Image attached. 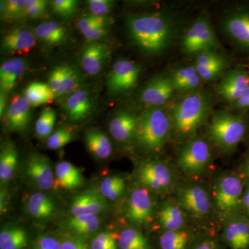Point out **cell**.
Instances as JSON below:
<instances>
[{
  "mask_svg": "<svg viewBox=\"0 0 249 249\" xmlns=\"http://www.w3.org/2000/svg\"><path fill=\"white\" fill-rule=\"evenodd\" d=\"M131 39L147 53H160L169 44L173 27L169 19L160 14L132 16L127 21Z\"/></svg>",
  "mask_w": 249,
  "mask_h": 249,
  "instance_id": "6da1fadb",
  "label": "cell"
},
{
  "mask_svg": "<svg viewBox=\"0 0 249 249\" xmlns=\"http://www.w3.org/2000/svg\"><path fill=\"white\" fill-rule=\"evenodd\" d=\"M211 102L203 91L188 93L174 106L170 114L171 133L177 139L188 141L209 116Z\"/></svg>",
  "mask_w": 249,
  "mask_h": 249,
  "instance_id": "7a4b0ae2",
  "label": "cell"
},
{
  "mask_svg": "<svg viewBox=\"0 0 249 249\" xmlns=\"http://www.w3.org/2000/svg\"><path fill=\"white\" fill-rule=\"evenodd\" d=\"M249 130V120L244 114L218 111L206 127L210 140L219 150L227 153L235 152L245 140Z\"/></svg>",
  "mask_w": 249,
  "mask_h": 249,
  "instance_id": "3957f363",
  "label": "cell"
},
{
  "mask_svg": "<svg viewBox=\"0 0 249 249\" xmlns=\"http://www.w3.org/2000/svg\"><path fill=\"white\" fill-rule=\"evenodd\" d=\"M171 130V119L168 113L150 107L139 116L134 142L147 153H158L168 142Z\"/></svg>",
  "mask_w": 249,
  "mask_h": 249,
  "instance_id": "277c9868",
  "label": "cell"
},
{
  "mask_svg": "<svg viewBox=\"0 0 249 249\" xmlns=\"http://www.w3.org/2000/svg\"><path fill=\"white\" fill-rule=\"evenodd\" d=\"M245 178L240 173L227 172L214 181L212 197L214 209L224 221L235 214L242 213V196Z\"/></svg>",
  "mask_w": 249,
  "mask_h": 249,
  "instance_id": "5b68a950",
  "label": "cell"
},
{
  "mask_svg": "<svg viewBox=\"0 0 249 249\" xmlns=\"http://www.w3.org/2000/svg\"><path fill=\"white\" fill-rule=\"evenodd\" d=\"M135 178L138 184L160 196L171 193L178 181L176 173L169 164L156 160L142 161L136 170Z\"/></svg>",
  "mask_w": 249,
  "mask_h": 249,
  "instance_id": "8992f818",
  "label": "cell"
},
{
  "mask_svg": "<svg viewBox=\"0 0 249 249\" xmlns=\"http://www.w3.org/2000/svg\"><path fill=\"white\" fill-rule=\"evenodd\" d=\"M212 160L211 145L206 139L193 137L186 141L178 152L177 164L190 178L201 176L209 168Z\"/></svg>",
  "mask_w": 249,
  "mask_h": 249,
  "instance_id": "52a82bcc",
  "label": "cell"
},
{
  "mask_svg": "<svg viewBox=\"0 0 249 249\" xmlns=\"http://www.w3.org/2000/svg\"><path fill=\"white\" fill-rule=\"evenodd\" d=\"M177 201L187 214L196 220L209 217L214 208L211 195L197 183H188L178 188Z\"/></svg>",
  "mask_w": 249,
  "mask_h": 249,
  "instance_id": "ba28073f",
  "label": "cell"
},
{
  "mask_svg": "<svg viewBox=\"0 0 249 249\" xmlns=\"http://www.w3.org/2000/svg\"><path fill=\"white\" fill-rule=\"evenodd\" d=\"M152 193L139 184L129 192L124 206V214L127 220L137 224L151 222L155 212Z\"/></svg>",
  "mask_w": 249,
  "mask_h": 249,
  "instance_id": "9c48e42d",
  "label": "cell"
},
{
  "mask_svg": "<svg viewBox=\"0 0 249 249\" xmlns=\"http://www.w3.org/2000/svg\"><path fill=\"white\" fill-rule=\"evenodd\" d=\"M186 53H199L214 51L219 42L211 23L205 18L197 19L187 30L182 41Z\"/></svg>",
  "mask_w": 249,
  "mask_h": 249,
  "instance_id": "30bf717a",
  "label": "cell"
},
{
  "mask_svg": "<svg viewBox=\"0 0 249 249\" xmlns=\"http://www.w3.org/2000/svg\"><path fill=\"white\" fill-rule=\"evenodd\" d=\"M24 172L28 181L40 191H49L55 186V173L45 155L39 153L29 155L26 160Z\"/></svg>",
  "mask_w": 249,
  "mask_h": 249,
  "instance_id": "8fae6325",
  "label": "cell"
},
{
  "mask_svg": "<svg viewBox=\"0 0 249 249\" xmlns=\"http://www.w3.org/2000/svg\"><path fill=\"white\" fill-rule=\"evenodd\" d=\"M140 68L134 62L128 60H117L107 78L108 89L114 93L128 91L137 83Z\"/></svg>",
  "mask_w": 249,
  "mask_h": 249,
  "instance_id": "7c38bea8",
  "label": "cell"
},
{
  "mask_svg": "<svg viewBox=\"0 0 249 249\" xmlns=\"http://www.w3.org/2000/svg\"><path fill=\"white\" fill-rule=\"evenodd\" d=\"M222 240L231 249H249V219L243 213L224 221Z\"/></svg>",
  "mask_w": 249,
  "mask_h": 249,
  "instance_id": "4fadbf2b",
  "label": "cell"
},
{
  "mask_svg": "<svg viewBox=\"0 0 249 249\" xmlns=\"http://www.w3.org/2000/svg\"><path fill=\"white\" fill-rule=\"evenodd\" d=\"M80 84L79 73L71 65H59L49 75L48 85L56 97L71 94L78 90Z\"/></svg>",
  "mask_w": 249,
  "mask_h": 249,
  "instance_id": "5bb4252c",
  "label": "cell"
},
{
  "mask_svg": "<svg viewBox=\"0 0 249 249\" xmlns=\"http://www.w3.org/2000/svg\"><path fill=\"white\" fill-rule=\"evenodd\" d=\"M31 106L25 96H14L6 113L5 124L6 128L11 132H24L31 120Z\"/></svg>",
  "mask_w": 249,
  "mask_h": 249,
  "instance_id": "9a60e30c",
  "label": "cell"
},
{
  "mask_svg": "<svg viewBox=\"0 0 249 249\" xmlns=\"http://www.w3.org/2000/svg\"><path fill=\"white\" fill-rule=\"evenodd\" d=\"M110 54V48L106 44L98 41L90 42L82 51L81 66L88 74L96 76L103 70Z\"/></svg>",
  "mask_w": 249,
  "mask_h": 249,
  "instance_id": "2e32d148",
  "label": "cell"
},
{
  "mask_svg": "<svg viewBox=\"0 0 249 249\" xmlns=\"http://www.w3.org/2000/svg\"><path fill=\"white\" fill-rule=\"evenodd\" d=\"M139 116L129 111H120L109 124V132L116 142L126 144L134 142L138 126Z\"/></svg>",
  "mask_w": 249,
  "mask_h": 249,
  "instance_id": "e0dca14e",
  "label": "cell"
},
{
  "mask_svg": "<svg viewBox=\"0 0 249 249\" xmlns=\"http://www.w3.org/2000/svg\"><path fill=\"white\" fill-rule=\"evenodd\" d=\"M174 90L170 77L158 76L145 87L141 97L149 107H159L168 102Z\"/></svg>",
  "mask_w": 249,
  "mask_h": 249,
  "instance_id": "ac0fdd59",
  "label": "cell"
},
{
  "mask_svg": "<svg viewBox=\"0 0 249 249\" xmlns=\"http://www.w3.org/2000/svg\"><path fill=\"white\" fill-rule=\"evenodd\" d=\"M106 208V199L99 191L89 189L75 196L70 210L71 216H75L98 214L103 212Z\"/></svg>",
  "mask_w": 249,
  "mask_h": 249,
  "instance_id": "d6986e66",
  "label": "cell"
},
{
  "mask_svg": "<svg viewBox=\"0 0 249 249\" xmlns=\"http://www.w3.org/2000/svg\"><path fill=\"white\" fill-rule=\"evenodd\" d=\"M249 86V75L240 70L228 72L219 85V93L227 102H236Z\"/></svg>",
  "mask_w": 249,
  "mask_h": 249,
  "instance_id": "ffe728a7",
  "label": "cell"
},
{
  "mask_svg": "<svg viewBox=\"0 0 249 249\" xmlns=\"http://www.w3.org/2000/svg\"><path fill=\"white\" fill-rule=\"evenodd\" d=\"M25 210L29 217L36 220L47 221L57 213L58 206L47 193L39 191L33 193L26 201Z\"/></svg>",
  "mask_w": 249,
  "mask_h": 249,
  "instance_id": "44dd1931",
  "label": "cell"
},
{
  "mask_svg": "<svg viewBox=\"0 0 249 249\" xmlns=\"http://www.w3.org/2000/svg\"><path fill=\"white\" fill-rule=\"evenodd\" d=\"M36 44V35L25 29H15L4 36L2 49L11 55H26Z\"/></svg>",
  "mask_w": 249,
  "mask_h": 249,
  "instance_id": "7402d4cb",
  "label": "cell"
},
{
  "mask_svg": "<svg viewBox=\"0 0 249 249\" xmlns=\"http://www.w3.org/2000/svg\"><path fill=\"white\" fill-rule=\"evenodd\" d=\"M186 211L178 201H167L160 206L159 222L163 231H176L186 229Z\"/></svg>",
  "mask_w": 249,
  "mask_h": 249,
  "instance_id": "603a6c76",
  "label": "cell"
},
{
  "mask_svg": "<svg viewBox=\"0 0 249 249\" xmlns=\"http://www.w3.org/2000/svg\"><path fill=\"white\" fill-rule=\"evenodd\" d=\"M224 28L237 45L249 49V12L241 11L232 14L226 19Z\"/></svg>",
  "mask_w": 249,
  "mask_h": 249,
  "instance_id": "cb8c5ba5",
  "label": "cell"
},
{
  "mask_svg": "<svg viewBox=\"0 0 249 249\" xmlns=\"http://www.w3.org/2000/svg\"><path fill=\"white\" fill-rule=\"evenodd\" d=\"M93 108V102L89 93L83 89L76 90L67 96L64 109L69 119L80 121L89 115Z\"/></svg>",
  "mask_w": 249,
  "mask_h": 249,
  "instance_id": "d4e9b609",
  "label": "cell"
},
{
  "mask_svg": "<svg viewBox=\"0 0 249 249\" xmlns=\"http://www.w3.org/2000/svg\"><path fill=\"white\" fill-rule=\"evenodd\" d=\"M62 226L69 233L83 238L98 231L101 226V219L98 214L70 216L64 221Z\"/></svg>",
  "mask_w": 249,
  "mask_h": 249,
  "instance_id": "484cf974",
  "label": "cell"
},
{
  "mask_svg": "<svg viewBox=\"0 0 249 249\" xmlns=\"http://www.w3.org/2000/svg\"><path fill=\"white\" fill-rule=\"evenodd\" d=\"M27 69L25 60L14 58L3 62L0 68V88L1 91L9 93L18 84Z\"/></svg>",
  "mask_w": 249,
  "mask_h": 249,
  "instance_id": "4316f807",
  "label": "cell"
},
{
  "mask_svg": "<svg viewBox=\"0 0 249 249\" xmlns=\"http://www.w3.org/2000/svg\"><path fill=\"white\" fill-rule=\"evenodd\" d=\"M55 185L66 190H76L84 184L85 178L78 167L68 161H62L55 169Z\"/></svg>",
  "mask_w": 249,
  "mask_h": 249,
  "instance_id": "83f0119b",
  "label": "cell"
},
{
  "mask_svg": "<svg viewBox=\"0 0 249 249\" xmlns=\"http://www.w3.org/2000/svg\"><path fill=\"white\" fill-rule=\"evenodd\" d=\"M18 163V154L14 142H4L0 152V181L1 186L12 180Z\"/></svg>",
  "mask_w": 249,
  "mask_h": 249,
  "instance_id": "f1b7e54d",
  "label": "cell"
},
{
  "mask_svg": "<svg viewBox=\"0 0 249 249\" xmlns=\"http://www.w3.org/2000/svg\"><path fill=\"white\" fill-rule=\"evenodd\" d=\"M85 142L87 148L96 158L104 160L112 153V145L106 134L99 129L91 128L85 132Z\"/></svg>",
  "mask_w": 249,
  "mask_h": 249,
  "instance_id": "f546056e",
  "label": "cell"
},
{
  "mask_svg": "<svg viewBox=\"0 0 249 249\" xmlns=\"http://www.w3.org/2000/svg\"><path fill=\"white\" fill-rule=\"evenodd\" d=\"M27 232L16 224H8L0 232V249H24L27 247Z\"/></svg>",
  "mask_w": 249,
  "mask_h": 249,
  "instance_id": "4dcf8cb0",
  "label": "cell"
},
{
  "mask_svg": "<svg viewBox=\"0 0 249 249\" xmlns=\"http://www.w3.org/2000/svg\"><path fill=\"white\" fill-rule=\"evenodd\" d=\"M37 38L48 45H57L62 43L66 39V31L54 21L39 24L35 29Z\"/></svg>",
  "mask_w": 249,
  "mask_h": 249,
  "instance_id": "1f68e13d",
  "label": "cell"
},
{
  "mask_svg": "<svg viewBox=\"0 0 249 249\" xmlns=\"http://www.w3.org/2000/svg\"><path fill=\"white\" fill-rule=\"evenodd\" d=\"M126 188L127 183L122 176L112 175L101 181L98 191L107 200L117 201L124 196Z\"/></svg>",
  "mask_w": 249,
  "mask_h": 249,
  "instance_id": "d6a6232c",
  "label": "cell"
},
{
  "mask_svg": "<svg viewBox=\"0 0 249 249\" xmlns=\"http://www.w3.org/2000/svg\"><path fill=\"white\" fill-rule=\"evenodd\" d=\"M24 96L31 106H38L52 102L56 98L55 93L48 84L34 82L28 85L24 91Z\"/></svg>",
  "mask_w": 249,
  "mask_h": 249,
  "instance_id": "836d02e7",
  "label": "cell"
},
{
  "mask_svg": "<svg viewBox=\"0 0 249 249\" xmlns=\"http://www.w3.org/2000/svg\"><path fill=\"white\" fill-rule=\"evenodd\" d=\"M192 238V233L186 229L163 231L160 237L161 249H186Z\"/></svg>",
  "mask_w": 249,
  "mask_h": 249,
  "instance_id": "e575fe53",
  "label": "cell"
},
{
  "mask_svg": "<svg viewBox=\"0 0 249 249\" xmlns=\"http://www.w3.org/2000/svg\"><path fill=\"white\" fill-rule=\"evenodd\" d=\"M117 243L120 249H150L145 236L133 227L124 229L118 236Z\"/></svg>",
  "mask_w": 249,
  "mask_h": 249,
  "instance_id": "d590c367",
  "label": "cell"
},
{
  "mask_svg": "<svg viewBox=\"0 0 249 249\" xmlns=\"http://www.w3.org/2000/svg\"><path fill=\"white\" fill-rule=\"evenodd\" d=\"M56 118V112L54 109L47 107L42 110L36 123L35 130L37 137L41 139H47L50 137L53 132Z\"/></svg>",
  "mask_w": 249,
  "mask_h": 249,
  "instance_id": "8d00e7d4",
  "label": "cell"
},
{
  "mask_svg": "<svg viewBox=\"0 0 249 249\" xmlns=\"http://www.w3.org/2000/svg\"><path fill=\"white\" fill-rule=\"evenodd\" d=\"M74 137L73 129L61 127L51 134L47 139V146L51 150H58L71 142Z\"/></svg>",
  "mask_w": 249,
  "mask_h": 249,
  "instance_id": "74e56055",
  "label": "cell"
},
{
  "mask_svg": "<svg viewBox=\"0 0 249 249\" xmlns=\"http://www.w3.org/2000/svg\"><path fill=\"white\" fill-rule=\"evenodd\" d=\"M111 19L107 17H97L93 15H88L80 18L77 23V27L82 31L98 27H109Z\"/></svg>",
  "mask_w": 249,
  "mask_h": 249,
  "instance_id": "f35d334b",
  "label": "cell"
},
{
  "mask_svg": "<svg viewBox=\"0 0 249 249\" xmlns=\"http://www.w3.org/2000/svg\"><path fill=\"white\" fill-rule=\"evenodd\" d=\"M118 243L114 234L102 232L94 236L91 243V249H117Z\"/></svg>",
  "mask_w": 249,
  "mask_h": 249,
  "instance_id": "ab89813d",
  "label": "cell"
},
{
  "mask_svg": "<svg viewBox=\"0 0 249 249\" xmlns=\"http://www.w3.org/2000/svg\"><path fill=\"white\" fill-rule=\"evenodd\" d=\"M28 1L9 0L6 1V9L2 15L4 19H12L24 16Z\"/></svg>",
  "mask_w": 249,
  "mask_h": 249,
  "instance_id": "60d3db41",
  "label": "cell"
},
{
  "mask_svg": "<svg viewBox=\"0 0 249 249\" xmlns=\"http://www.w3.org/2000/svg\"><path fill=\"white\" fill-rule=\"evenodd\" d=\"M90 14L97 17H107L114 5L111 0H89L88 1Z\"/></svg>",
  "mask_w": 249,
  "mask_h": 249,
  "instance_id": "b9f144b4",
  "label": "cell"
},
{
  "mask_svg": "<svg viewBox=\"0 0 249 249\" xmlns=\"http://www.w3.org/2000/svg\"><path fill=\"white\" fill-rule=\"evenodd\" d=\"M225 65L226 62H223L215 65H210V66H195V67L201 80L211 81V80L216 79L222 73Z\"/></svg>",
  "mask_w": 249,
  "mask_h": 249,
  "instance_id": "7bdbcfd3",
  "label": "cell"
},
{
  "mask_svg": "<svg viewBox=\"0 0 249 249\" xmlns=\"http://www.w3.org/2000/svg\"><path fill=\"white\" fill-rule=\"evenodd\" d=\"M225 62L224 57L214 51L201 52L196 54L194 66L206 67Z\"/></svg>",
  "mask_w": 249,
  "mask_h": 249,
  "instance_id": "ee69618b",
  "label": "cell"
},
{
  "mask_svg": "<svg viewBox=\"0 0 249 249\" xmlns=\"http://www.w3.org/2000/svg\"><path fill=\"white\" fill-rule=\"evenodd\" d=\"M78 3L75 0H55L52 2V7L55 14L69 17L76 11Z\"/></svg>",
  "mask_w": 249,
  "mask_h": 249,
  "instance_id": "f6af8a7d",
  "label": "cell"
},
{
  "mask_svg": "<svg viewBox=\"0 0 249 249\" xmlns=\"http://www.w3.org/2000/svg\"><path fill=\"white\" fill-rule=\"evenodd\" d=\"M48 4V1L45 0L28 1L24 16L32 18L42 17L47 11Z\"/></svg>",
  "mask_w": 249,
  "mask_h": 249,
  "instance_id": "bcb514c9",
  "label": "cell"
},
{
  "mask_svg": "<svg viewBox=\"0 0 249 249\" xmlns=\"http://www.w3.org/2000/svg\"><path fill=\"white\" fill-rule=\"evenodd\" d=\"M60 241L62 249H89L83 238L71 233L62 235Z\"/></svg>",
  "mask_w": 249,
  "mask_h": 249,
  "instance_id": "7dc6e473",
  "label": "cell"
},
{
  "mask_svg": "<svg viewBox=\"0 0 249 249\" xmlns=\"http://www.w3.org/2000/svg\"><path fill=\"white\" fill-rule=\"evenodd\" d=\"M196 72L195 66L183 67L175 71L173 76L170 77L174 89H178L187 78L195 74Z\"/></svg>",
  "mask_w": 249,
  "mask_h": 249,
  "instance_id": "c3c4849f",
  "label": "cell"
},
{
  "mask_svg": "<svg viewBox=\"0 0 249 249\" xmlns=\"http://www.w3.org/2000/svg\"><path fill=\"white\" fill-rule=\"evenodd\" d=\"M35 249H62L60 241L50 235H42L37 237Z\"/></svg>",
  "mask_w": 249,
  "mask_h": 249,
  "instance_id": "681fc988",
  "label": "cell"
},
{
  "mask_svg": "<svg viewBox=\"0 0 249 249\" xmlns=\"http://www.w3.org/2000/svg\"><path fill=\"white\" fill-rule=\"evenodd\" d=\"M109 27H98L82 31L81 34L87 40L90 42H98L107 34Z\"/></svg>",
  "mask_w": 249,
  "mask_h": 249,
  "instance_id": "f907efd6",
  "label": "cell"
},
{
  "mask_svg": "<svg viewBox=\"0 0 249 249\" xmlns=\"http://www.w3.org/2000/svg\"><path fill=\"white\" fill-rule=\"evenodd\" d=\"M232 105H233L234 107L239 110L243 111L249 109V86L242 96Z\"/></svg>",
  "mask_w": 249,
  "mask_h": 249,
  "instance_id": "816d5d0a",
  "label": "cell"
},
{
  "mask_svg": "<svg viewBox=\"0 0 249 249\" xmlns=\"http://www.w3.org/2000/svg\"><path fill=\"white\" fill-rule=\"evenodd\" d=\"M242 203V213L249 219V180H246Z\"/></svg>",
  "mask_w": 249,
  "mask_h": 249,
  "instance_id": "f5cc1de1",
  "label": "cell"
},
{
  "mask_svg": "<svg viewBox=\"0 0 249 249\" xmlns=\"http://www.w3.org/2000/svg\"><path fill=\"white\" fill-rule=\"evenodd\" d=\"M9 191L4 186H1V191H0V212L1 214L4 213L6 210L7 209L6 208L9 204Z\"/></svg>",
  "mask_w": 249,
  "mask_h": 249,
  "instance_id": "db71d44e",
  "label": "cell"
},
{
  "mask_svg": "<svg viewBox=\"0 0 249 249\" xmlns=\"http://www.w3.org/2000/svg\"><path fill=\"white\" fill-rule=\"evenodd\" d=\"M192 249H218L215 242L213 240L210 239H205V240L199 241L193 246Z\"/></svg>",
  "mask_w": 249,
  "mask_h": 249,
  "instance_id": "11a10c76",
  "label": "cell"
},
{
  "mask_svg": "<svg viewBox=\"0 0 249 249\" xmlns=\"http://www.w3.org/2000/svg\"><path fill=\"white\" fill-rule=\"evenodd\" d=\"M6 93L1 91L0 93V116L2 119L6 110Z\"/></svg>",
  "mask_w": 249,
  "mask_h": 249,
  "instance_id": "9f6ffc18",
  "label": "cell"
},
{
  "mask_svg": "<svg viewBox=\"0 0 249 249\" xmlns=\"http://www.w3.org/2000/svg\"><path fill=\"white\" fill-rule=\"evenodd\" d=\"M247 170H249V152L244 157L240 168V172L247 171Z\"/></svg>",
  "mask_w": 249,
  "mask_h": 249,
  "instance_id": "6f0895ef",
  "label": "cell"
},
{
  "mask_svg": "<svg viewBox=\"0 0 249 249\" xmlns=\"http://www.w3.org/2000/svg\"><path fill=\"white\" fill-rule=\"evenodd\" d=\"M0 12H1V16L4 14L5 9H6V1H1V4H0Z\"/></svg>",
  "mask_w": 249,
  "mask_h": 249,
  "instance_id": "680465c9",
  "label": "cell"
},
{
  "mask_svg": "<svg viewBox=\"0 0 249 249\" xmlns=\"http://www.w3.org/2000/svg\"><path fill=\"white\" fill-rule=\"evenodd\" d=\"M245 141L246 142H247V144H248V145H249V130Z\"/></svg>",
  "mask_w": 249,
  "mask_h": 249,
  "instance_id": "91938a15",
  "label": "cell"
}]
</instances>
